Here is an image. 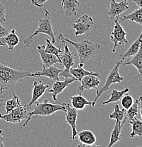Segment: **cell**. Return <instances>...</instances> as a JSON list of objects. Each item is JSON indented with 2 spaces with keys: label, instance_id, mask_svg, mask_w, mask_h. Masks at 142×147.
<instances>
[{
  "label": "cell",
  "instance_id": "obj_1",
  "mask_svg": "<svg viewBox=\"0 0 142 147\" xmlns=\"http://www.w3.org/2000/svg\"><path fill=\"white\" fill-rule=\"evenodd\" d=\"M58 38L63 43L67 42L74 46L79 57L80 62H79V66L82 67H83L84 64L88 61L95 57L100 48V45L99 44H95L88 40H82L81 42H74L70 40L69 38L64 36L62 33L58 36Z\"/></svg>",
  "mask_w": 142,
  "mask_h": 147
},
{
  "label": "cell",
  "instance_id": "obj_2",
  "mask_svg": "<svg viewBox=\"0 0 142 147\" xmlns=\"http://www.w3.org/2000/svg\"><path fill=\"white\" fill-rule=\"evenodd\" d=\"M30 74V71L14 69L0 62V88L9 89Z\"/></svg>",
  "mask_w": 142,
  "mask_h": 147
},
{
  "label": "cell",
  "instance_id": "obj_3",
  "mask_svg": "<svg viewBox=\"0 0 142 147\" xmlns=\"http://www.w3.org/2000/svg\"><path fill=\"white\" fill-rule=\"evenodd\" d=\"M43 33L49 36L51 38L52 43H55L56 38L55 36L54 30H53L51 18H50V13L47 9H45V16L42 18H39L38 20V28L35 32H33L31 35L28 36L23 41V43L26 46H29L33 41V38L38 35Z\"/></svg>",
  "mask_w": 142,
  "mask_h": 147
},
{
  "label": "cell",
  "instance_id": "obj_4",
  "mask_svg": "<svg viewBox=\"0 0 142 147\" xmlns=\"http://www.w3.org/2000/svg\"><path fill=\"white\" fill-rule=\"evenodd\" d=\"M35 103H36V105L34 107V109L32 110L31 112L30 111L28 118L26 119L25 123L24 124L23 126L21 127V128H23L26 126L33 115H36V117L38 115L49 116L54 114L57 111L62 110V111L65 112V110H66L64 102L63 103L60 102L59 104H54L51 103V102H49L48 100L45 99L42 102H39L36 101Z\"/></svg>",
  "mask_w": 142,
  "mask_h": 147
},
{
  "label": "cell",
  "instance_id": "obj_5",
  "mask_svg": "<svg viewBox=\"0 0 142 147\" xmlns=\"http://www.w3.org/2000/svg\"><path fill=\"white\" fill-rule=\"evenodd\" d=\"M122 63L121 60L118 61L115 63V65L112 68V69L110 71L108 75L107 76L106 81L105 83L103 86L100 87V88H98L96 89V97L94 99V101H92V106L94 107L96 105V101L98 100V99L101 96V95L103 94L104 92H106L107 91L109 90L110 86L111 84H116V83H120L124 80V78L122 76H121L119 73V67L120 65Z\"/></svg>",
  "mask_w": 142,
  "mask_h": 147
},
{
  "label": "cell",
  "instance_id": "obj_6",
  "mask_svg": "<svg viewBox=\"0 0 142 147\" xmlns=\"http://www.w3.org/2000/svg\"><path fill=\"white\" fill-rule=\"evenodd\" d=\"M30 108H29L28 105H21L8 113H5L4 115L0 113V119L11 123H19L24 119L28 118Z\"/></svg>",
  "mask_w": 142,
  "mask_h": 147
},
{
  "label": "cell",
  "instance_id": "obj_7",
  "mask_svg": "<svg viewBox=\"0 0 142 147\" xmlns=\"http://www.w3.org/2000/svg\"><path fill=\"white\" fill-rule=\"evenodd\" d=\"M94 26V18L86 14L82 15L72 24V28L76 30V36L88 35Z\"/></svg>",
  "mask_w": 142,
  "mask_h": 147
},
{
  "label": "cell",
  "instance_id": "obj_8",
  "mask_svg": "<svg viewBox=\"0 0 142 147\" xmlns=\"http://www.w3.org/2000/svg\"><path fill=\"white\" fill-rule=\"evenodd\" d=\"M114 21L113 30L110 35L111 42L113 43V47L112 49V53H114L116 47L118 44L120 45H125L128 43V40H127V33L124 30L123 27L120 25L119 22V18H116L112 20Z\"/></svg>",
  "mask_w": 142,
  "mask_h": 147
},
{
  "label": "cell",
  "instance_id": "obj_9",
  "mask_svg": "<svg viewBox=\"0 0 142 147\" xmlns=\"http://www.w3.org/2000/svg\"><path fill=\"white\" fill-rule=\"evenodd\" d=\"M59 59L61 61V65L64 67V69L60 73L61 76L65 78L72 77L70 74V68L72 67L74 64V59H75V55L73 54L69 49L67 45H65V52L62 55H60Z\"/></svg>",
  "mask_w": 142,
  "mask_h": 147
},
{
  "label": "cell",
  "instance_id": "obj_10",
  "mask_svg": "<svg viewBox=\"0 0 142 147\" xmlns=\"http://www.w3.org/2000/svg\"><path fill=\"white\" fill-rule=\"evenodd\" d=\"M65 108V119L68 125H69L71 127V132H72L73 140H75L77 137V129H76V121L78 118V110L74 108V107H71L69 103L64 102Z\"/></svg>",
  "mask_w": 142,
  "mask_h": 147
},
{
  "label": "cell",
  "instance_id": "obj_11",
  "mask_svg": "<svg viewBox=\"0 0 142 147\" xmlns=\"http://www.w3.org/2000/svg\"><path fill=\"white\" fill-rule=\"evenodd\" d=\"M129 9L128 0H120V2H117L115 0H112L109 5L108 15L111 20L120 17V14Z\"/></svg>",
  "mask_w": 142,
  "mask_h": 147
},
{
  "label": "cell",
  "instance_id": "obj_12",
  "mask_svg": "<svg viewBox=\"0 0 142 147\" xmlns=\"http://www.w3.org/2000/svg\"><path fill=\"white\" fill-rule=\"evenodd\" d=\"M75 81H77V79L75 77H74V76L70 78H65V81H62V82H61L59 80L55 81V82L53 83L52 87L51 89L48 90L47 91L48 93H51L53 100L57 101L58 103H60V102H59V100L57 98V95L62 93L67 86H69L70 84H72Z\"/></svg>",
  "mask_w": 142,
  "mask_h": 147
},
{
  "label": "cell",
  "instance_id": "obj_13",
  "mask_svg": "<svg viewBox=\"0 0 142 147\" xmlns=\"http://www.w3.org/2000/svg\"><path fill=\"white\" fill-rule=\"evenodd\" d=\"M100 78L94 75H86L81 80V86L78 88L77 92L79 94H82L84 90L97 89L100 84Z\"/></svg>",
  "mask_w": 142,
  "mask_h": 147
},
{
  "label": "cell",
  "instance_id": "obj_14",
  "mask_svg": "<svg viewBox=\"0 0 142 147\" xmlns=\"http://www.w3.org/2000/svg\"><path fill=\"white\" fill-rule=\"evenodd\" d=\"M44 48H45V45H38L37 47L38 52L40 56L41 61H42V68H47L50 66L54 65L56 63H59L61 64V61L57 56L46 53L44 50Z\"/></svg>",
  "mask_w": 142,
  "mask_h": 147
},
{
  "label": "cell",
  "instance_id": "obj_15",
  "mask_svg": "<svg viewBox=\"0 0 142 147\" xmlns=\"http://www.w3.org/2000/svg\"><path fill=\"white\" fill-rule=\"evenodd\" d=\"M63 71L62 69H59L55 66H50L47 68H42V70L40 71H37L36 73H31L30 77H41V76H45V77L50 78L55 81L59 80V74Z\"/></svg>",
  "mask_w": 142,
  "mask_h": 147
},
{
  "label": "cell",
  "instance_id": "obj_16",
  "mask_svg": "<svg viewBox=\"0 0 142 147\" xmlns=\"http://www.w3.org/2000/svg\"><path fill=\"white\" fill-rule=\"evenodd\" d=\"M49 85L45 84L42 82H38L37 81H35L33 82V94H32V98L30 100V102L28 104V106L29 108H31L32 105L38 101L40 98L42 97V95L47 91L48 89Z\"/></svg>",
  "mask_w": 142,
  "mask_h": 147
},
{
  "label": "cell",
  "instance_id": "obj_17",
  "mask_svg": "<svg viewBox=\"0 0 142 147\" xmlns=\"http://www.w3.org/2000/svg\"><path fill=\"white\" fill-rule=\"evenodd\" d=\"M19 38L15 29H12L7 36L0 38V46H7L9 50L13 51L19 43Z\"/></svg>",
  "mask_w": 142,
  "mask_h": 147
},
{
  "label": "cell",
  "instance_id": "obj_18",
  "mask_svg": "<svg viewBox=\"0 0 142 147\" xmlns=\"http://www.w3.org/2000/svg\"><path fill=\"white\" fill-rule=\"evenodd\" d=\"M123 65H133L135 67L138 71V73L135 77L138 78L140 82L142 83V42L138 53L133 56L132 59L124 62Z\"/></svg>",
  "mask_w": 142,
  "mask_h": 147
},
{
  "label": "cell",
  "instance_id": "obj_19",
  "mask_svg": "<svg viewBox=\"0 0 142 147\" xmlns=\"http://www.w3.org/2000/svg\"><path fill=\"white\" fill-rule=\"evenodd\" d=\"M80 144L78 147L81 146H94L96 143V137L91 130H83L77 134Z\"/></svg>",
  "mask_w": 142,
  "mask_h": 147
},
{
  "label": "cell",
  "instance_id": "obj_20",
  "mask_svg": "<svg viewBox=\"0 0 142 147\" xmlns=\"http://www.w3.org/2000/svg\"><path fill=\"white\" fill-rule=\"evenodd\" d=\"M80 3L77 0H62V6L65 14L68 17L76 16Z\"/></svg>",
  "mask_w": 142,
  "mask_h": 147
},
{
  "label": "cell",
  "instance_id": "obj_21",
  "mask_svg": "<svg viewBox=\"0 0 142 147\" xmlns=\"http://www.w3.org/2000/svg\"><path fill=\"white\" fill-rule=\"evenodd\" d=\"M127 117L124 119L123 121H118L116 120L115 125H114V127L112 131V134L110 136V143L108 145V147H111L114 144H116L117 142H120V141L122 140L121 137V131L124 125H125V122H126Z\"/></svg>",
  "mask_w": 142,
  "mask_h": 147
},
{
  "label": "cell",
  "instance_id": "obj_22",
  "mask_svg": "<svg viewBox=\"0 0 142 147\" xmlns=\"http://www.w3.org/2000/svg\"><path fill=\"white\" fill-rule=\"evenodd\" d=\"M141 42H142V31L141 34H140V36H139L138 38H137V39L133 42L132 45H131L130 47H129V49H128L125 53L120 55V57H121V59H120V60H121L122 62H124V60H125L126 58L133 57L134 55L137 54V53H138L139 50Z\"/></svg>",
  "mask_w": 142,
  "mask_h": 147
},
{
  "label": "cell",
  "instance_id": "obj_23",
  "mask_svg": "<svg viewBox=\"0 0 142 147\" xmlns=\"http://www.w3.org/2000/svg\"><path fill=\"white\" fill-rule=\"evenodd\" d=\"M70 74H71V76L75 77L77 81L79 82H81L82 78L84 76H86V75H94V76H98V77L100 78V75L98 72H94V71H87V70L84 69L82 67H80V66H78V67L76 68H72L71 67L70 68Z\"/></svg>",
  "mask_w": 142,
  "mask_h": 147
},
{
  "label": "cell",
  "instance_id": "obj_24",
  "mask_svg": "<svg viewBox=\"0 0 142 147\" xmlns=\"http://www.w3.org/2000/svg\"><path fill=\"white\" fill-rule=\"evenodd\" d=\"M71 101L72 107L76 110H83L86 105H92V101H88L85 98L82 94H79L77 96H74L71 97Z\"/></svg>",
  "mask_w": 142,
  "mask_h": 147
},
{
  "label": "cell",
  "instance_id": "obj_25",
  "mask_svg": "<svg viewBox=\"0 0 142 147\" xmlns=\"http://www.w3.org/2000/svg\"><path fill=\"white\" fill-rule=\"evenodd\" d=\"M129 92V88H126L122 90H117L116 88H114L112 90L111 93L109 96V98L107 100H105L103 102V105H106V104L111 103V102H115L117 101L121 100L122 96L125 93H127Z\"/></svg>",
  "mask_w": 142,
  "mask_h": 147
},
{
  "label": "cell",
  "instance_id": "obj_26",
  "mask_svg": "<svg viewBox=\"0 0 142 147\" xmlns=\"http://www.w3.org/2000/svg\"><path fill=\"white\" fill-rule=\"evenodd\" d=\"M120 21H131L142 25V8H139L129 14L124 16H120Z\"/></svg>",
  "mask_w": 142,
  "mask_h": 147
},
{
  "label": "cell",
  "instance_id": "obj_27",
  "mask_svg": "<svg viewBox=\"0 0 142 147\" xmlns=\"http://www.w3.org/2000/svg\"><path fill=\"white\" fill-rule=\"evenodd\" d=\"M129 122L132 126L130 137L133 138L136 136H139L140 138H142V120L135 117Z\"/></svg>",
  "mask_w": 142,
  "mask_h": 147
},
{
  "label": "cell",
  "instance_id": "obj_28",
  "mask_svg": "<svg viewBox=\"0 0 142 147\" xmlns=\"http://www.w3.org/2000/svg\"><path fill=\"white\" fill-rule=\"evenodd\" d=\"M5 109H6V113H9L14 108H17V107L21 106V103L20 101L19 97L18 95H16L14 93H13V98L10 100H8L6 101L5 102Z\"/></svg>",
  "mask_w": 142,
  "mask_h": 147
},
{
  "label": "cell",
  "instance_id": "obj_29",
  "mask_svg": "<svg viewBox=\"0 0 142 147\" xmlns=\"http://www.w3.org/2000/svg\"><path fill=\"white\" fill-rule=\"evenodd\" d=\"M109 117L112 119H115V120L122 122L127 117L126 110H125L124 108L122 110H120L118 104H115L114 105V112L109 115Z\"/></svg>",
  "mask_w": 142,
  "mask_h": 147
},
{
  "label": "cell",
  "instance_id": "obj_30",
  "mask_svg": "<svg viewBox=\"0 0 142 147\" xmlns=\"http://www.w3.org/2000/svg\"><path fill=\"white\" fill-rule=\"evenodd\" d=\"M127 110L126 112L127 119H128L129 121H130L134 117H137L139 113V99H134L132 106Z\"/></svg>",
  "mask_w": 142,
  "mask_h": 147
},
{
  "label": "cell",
  "instance_id": "obj_31",
  "mask_svg": "<svg viewBox=\"0 0 142 147\" xmlns=\"http://www.w3.org/2000/svg\"><path fill=\"white\" fill-rule=\"evenodd\" d=\"M45 41H46V45L45 46V48H44L45 52H46L47 53H50V54L55 55L59 59V57H60L61 53H62L61 46H59V47H56L55 46L53 45V43H52L50 40L47 39V38L45 39Z\"/></svg>",
  "mask_w": 142,
  "mask_h": 147
},
{
  "label": "cell",
  "instance_id": "obj_32",
  "mask_svg": "<svg viewBox=\"0 0 142 147\" xmlns=\"http://www.w3.org/2000/svg\"><path fill=\"white\" fill-rule=\"evenodd\" d=\"M134 99L133 98V97L131 96L130 94H126L122 96V98H121V104L122 106L125 110H128L133 104L134 102Z\"/></svg>",
  "mask_w": 142,
  "mask_h": 147
},
{
  "label": "cell",
  "instance_id": "obj_33",
  "mask_svg": "<svg viewBox=\"0 0 142 147\" xmlns=\"http://www.w3.org/2000/svg\"><path fill=\"white\" fill-rule=\"evenodd\" d=\"M6 21H7L6 20V7L0 1V24L4 25Z\"/></svg>",
  "mask_w": 142,
  "mask_h": 147
},
{
  "label": "cell",
  "instance_id": "obj_34",
  "mask_svg": "<svg viewBox=\"0 0 142 147\" xmlns=\"http://www.w3.org/2000/svg\"><path fill=\"white\" fill-rule=\"evenodd\" d=\"M48 0H32V4L35 7H42L45 2H46Z\"/></svg>",
  "mask_w": 142,
  "mask_h": 147
},
{
  "label": "cell",
  "instance_id": "obj_35",
  "mask_svg": "<svg viewBox=\"0 0 142 147\" xmlns=\"http://www.w3.org/2000/svg\"><path fill=\"white\" fill-rule=\"evenodd\" d=\"M9 33V29L7 28L4 27L3 25H1V24H0V38L7 36Z\"/></svg>",
  "mask_w": 142,
  "mask_h": 147
},
{
  "label": "cell",
  "instance_id": "obj_36",
  "mask_svg": "<svg viewBox=\"0 0 142 147\" xmlns=\"http://www.w3.org/2000/svg\"><path fill=\"white\" fill-rule=\"evenodd\" d=\"M4 131L1 129H0V147H4Z\"/></svg>",
  "mask_w": 142,
  "mask_h": 147
},
{
  "label": "cell",
  "instance_id": "obj_37",
  "mask_svg": "<svg viewBox=\"0 0 142 147\" xmlns=\"http://www.w3.org/2000/svg\"><path fill=\"white\" fill-rule=\"evenodd\" d=\"M139 8H142V0H132Z\"/></svg>",
  "mask_w": 142,
  "mask_h": 147
},
{
  "label": "cell",
  "instance_id": "obj_38",
  "mask_svg": "<svg viewBox=\"0 0 142 147\" xmlns=\"http://www.w3.org/2000/svg\"><path fill=\"white\" fill-rule=\"evenodd\" d=\"M139 108H140V113H141V120H142V96H140L139 98Z\"/></svg>",
  "mask_w": 142,
  "mask_h": 147
},
{
  "label": "cell",
  "instance_id": "obj_39",
  "mask_svg": "<svg viewBox=\"0 0 142 147\" xmlns=\"http://www.w3.org/2000/svg\"><path fill=\"white\" fill-rule=\"evenodd\" d=\"M5 102H6V101L4 99L0 98V107H1V106H3V105H5Z\"/></svg>",
  "mask_w": 142,
  "mask_h": 147
},
{
  "label": "cell",
  "instance_id": "obj_40",
  "mask_svg": "<svg viewBox=\"0 0 142 147\" xmlns=\"http://www.w3.org/2000/svg\"><path fill=\"white\" fill-rule=\"evenodd\" d=\"M5 91V89L3 88H0V95L1 94V93H3V92Z\"/></svg>",
  "mask_w": 142,
  "mask_h": 147
}]
</instances>
